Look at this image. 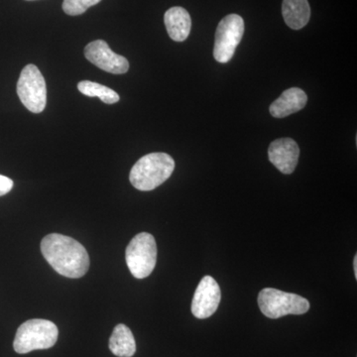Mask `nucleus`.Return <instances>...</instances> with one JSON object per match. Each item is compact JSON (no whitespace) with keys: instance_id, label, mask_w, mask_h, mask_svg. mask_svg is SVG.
Instances as JSON below:
<instances>
[{"instance_id":"nucleus-1","label":"nucleus","mask_w":357,"mask_h":357,"mask_svg":"<svg viewBox=\"0 0 357 357\" xmlns=\"http://www.w3.org/2000/svg\"><path fill=\"white\" fill-rule=\"evenodd\" d=\"M41 251L47 262L62 276L77 279L88 272V251L72 237L48 234L42 239Z\"/></svg>"},{"instance_id":"nucleus-2","label":"nucleus","mask_w":357,"mask_h":357,"mask_svg":"<svg viewBox=\"0 0 357 357\" xmlns=\"http://www.w3.org/2000/svg\"><path fill=\"white\" fill-rule=\"evenodd\" d=\"M175 169V161L169 154L156 152L145 155L136 162L129 175L135 189L152 191L165 183Z\"/></svg>"},{"instance_id":"nucleus-3","label":"nucleus","mask_w":357,"mask_h":357,"mask_svg":"<svg viewBox=\"0 0 357 357\" xmlns=\"http://www.w3.org/2000/svg\"><path fill=\"white\" fill-rule=\"evenodd\" d=\"M59 337L57 326L48 319H33L18 328L14 338V351L20 354L38 349H48L55 345Z\"/></svg>"},{"instance_id":"nucleus-4","label":"nucleus","mask_w":357,"mask_h":357,"mask_svg":"<svg viewBox=\"0 0 357 357\" xmlns=\"http://www.w3.org/2000/svg\"><path fill=\"white\" fill-rule=\"evenodd\" d=\"M258 306L265 317L279 319L288 314H304L310 310L309 301L297 294L265 288L258 295Z\"/></svg>"},{"instance_id":"nucleus-5","label":"nucleus","mask_w":357,"mask_h":357,"mask_svg":"<svg viewBox=\"0 0 357 357\" xmlns=\"http://www.w3.org/2000/svg\"><path fill=\"white\" fill-rule=\"evenodd\" d=\"M126 264L135 278H147L153 272L157 261V245L154 236L141 232L134 236L126 253Z\"/></svg>"},{"instance_id":"nucleus-6","label":"nucleus","mask_w":357,"mask_h":357,"mask_svg":"<svg viewBox=\"0 0 357 357\" xmlns=\"http://www.w3.org/2000/svg\"><path fill=\"white\" fill-rule=\"evenodd\" d=\"M17 95L26 109L34 114H40L46 107V82L36 66L27 65L21 72Z\"/></svg>"},{"instance_id":"nucleus-7","label":"nucleus","mask_w":357,"mask_h":357,"mask_svg":"<svg viewBox=\"0 0 357 357\" xmlns=\"http://www.w3.org/2000/svg\"><path fill=\"white\" fill-rule=\"evenodd\" d=\"M244 34V21L238 14H229L218 23L215 32L213 57L225 64L234 57Z\"/></svg>"},{"instance_id":"nucleus-8","label":"nucleus","mask_w":357,"mask_h":357,"mask_svg":"<svg viewBox=\"0 0 357 357\" xmlns=\"http://www.w3.org/2000/svg\"><path fill=\"white\" fill-rule=\"evenodd\" d=\"M84 56L91 64L110 74H126L129 70L128 59L115 54L103 40H96L86 45Z\"/></svg>"},{"instance_id":"nucleus-9","label":"nucleus","mask_w":357,"mask_h":357,"mask_svg":"<svg viewBox=\"0 0 357 357\" xmlns=\"http://www.w3.org/2000/svg\"><path fill=\"white\" fill-rule=\"evenodd\" d=\"M222 292L218 282L211 276H204L197 287L192 302V312L195 318H210L220 306Z\"/></svg>"},{"instance_id":"nucleus-10","label":"nucleus","mask_w":357,"mask_h":357,"mask_svg":"<svg viewBox=\"0 0 357 357\" xmlns=\"http://www.w3.org/2000/svg\"><path fill=\"white\" fill-rule=\"evenodd\" d=\"M300 148L291 138H281L270 144L268 157L280 172L289 175L295 171L299 161Z\"/></svg>"},{"instance_id":"nucleus-11","label":"nucleus","mask_w":357,"mask_h":357,"mask_svg":"<svg viewBox=\"0 0 357 357\" xmlns=\"http://www.w3.org/2000/svg\"><path fill=\"white\" fill-rule=\"evenodd\" d=\"M307 96L303 89H289L270 105V114L275 119H283L306 107Z\"/></svg>"},{"instance_id":"nucleus-12","label":"nucleus","mask_w":357,"mask_h":357,"mask_svg":"<svg viewBox=\"0 0 357 357\" xmlns=\"http://www.w3.org/2000/svg\"><path fill=\"white\" fill-rule=\"evenodd\" d=\"M164 22L169 36L174 41L183 42L189 37L192 28L191 16L183 7H172L167 10Z\"/></svg>"},{"instance_id":"nucleus-13","label":"nucleus","mask_w":357,"mask_h":357,"mask_svg":"<svg viewBox=\"0 0 357 357\" xmlns=\"http://www.w3.org/2000/svg\"><path fill=\"white\" fill-rule=\"evenodd\" d=\"M282 14L291 29L300 30L309 23L311 7L307 0H283Z\"/></svg>"},{"instance_id":"nucleus-14","label":"nucleus","mask_w":357,"mask_h":357,"mask_svg":"<svg viewBox=\"0 0 357 357\" xmlns=\"http://www.w3.org/2000/svg\"><path fill=\"white\" fill-rule=\"evenodd\" d=\"M109 349L115 356L132 357L136 352L135 338L130 328L123 324L115 326L109 338Z\"/></svg>"},{"instance_id":"nucleus-15","label":"nucleus","mask_w":357,"mask_h":357,"mask_svg":"<svg viewBox=\"0 0 357 357\" xmlns=\"http://www.w3.org/2000/svg\"><path fill=\"white\" fill-rule=\"evenodd\" d=\"M77 89L83 95L89 96V98H98L102 102L107 103V105H114L121 100L119 93L114 89L91 81L79 82L77 84Z\"/></svg>"},{"instance_id":"nucleus-16","label":"nucleus","mask_w":357,"mask_h":357,"mask_svg":"<svg viewBox=\"0 0 357 357\" xmlns=\"http://www.w3.org/2000/svg\"><path fill=\"white\" fill-rule=\"evenodd\" d=\"M102 0H64L63 10L70 16H77L84 14L89 7L96 6Z\"/></svg>"},{"instance_id":"nucleus-17","label":"nucleus","mask_w":357,"mask_h":357,"mask_svg":"<svg viewBox=\"0 0 357 357\" xmlns=\"http://www.w3.org/2000/svg\"><path fill=\"white\" fill-rule=\"evenodd\" d=\"M13 181L6 176L0 175V197L8 194L13 190Z\"/></svg>"},{"instance_id":"nucleus-18","label":"nucleus","mask_w":357,"mask_h":357,"mask_svg":"<svg viewBox=\"0 0 357 357\" xmlns=\"http://www.w3.org/2000/svg\"><path fill=\"white\" fill-rule=\"evenodd\" d=\"M354 275H356V279H357V255L354 256Z\"/></svg>"}]
</instances>
